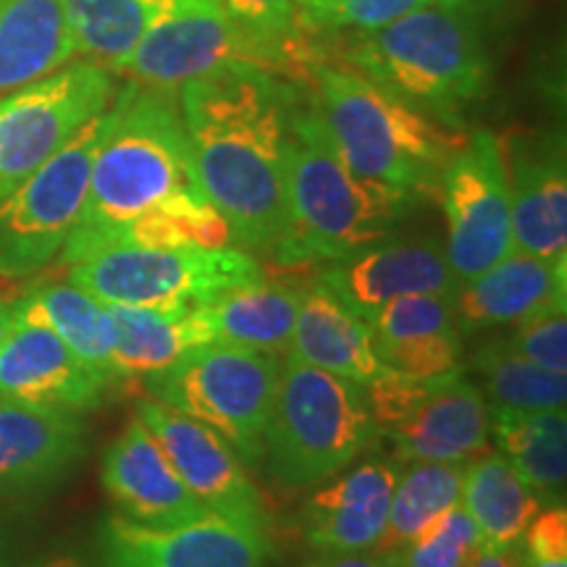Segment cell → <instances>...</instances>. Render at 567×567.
Wrapping results in <instances>:
<instances>
[{
  "mask_svg": "<svg viewBox=\"0 0 567 567\" xmlns=\"http://www.w3.org/2000/svg\"><path fill=\"white\" fill-rule=\"evenodd\" d=\"M300 97L297 84L243 63L179 87L197 184L245 252L274 258L287 231L289 122Z\"/></svg>",
  "mask_w": 567,
  "mask_h": 567,
  "instance_id": "cell-1",
  "label": "cell"
},
{
  "mask_svg": "<svg viewBox=\"0 0 567 567\" xmlns=\"http://www.w3.org/2000/svg\"><path fill=\"white\" fill-rule=\"evenodd\" d=\"M189 189H200V184L179 92L130 82L113 95L111 126L92 161L82 216L61 260L71 266L105 250L134 218Z\"/></svg>",
  "mask_w": 567,
  "mask_h": 567,
  "instance_id": "cell-2",
  "label": "cell"
},
{
  "mask_svg": "<svg viewBox=\"0 0 567 567\" xmlns=\"http://www.w3.org/2000/svg\"><path fill=\"white\" fill-rule=\"evenodd\" d=\"M421 203V195L354 174L316 103L300 97L289 122L287 231L274 260L289 268L342 260L392 237Z\"/></svg>",
  "mask_w": 567,
  "mask_h": 567,
  "instance_id": "cell-3",
  "label": "cell"
},
{
  "mask_svg": "<svg viewBox=\"0 0 567 567\" xmlns=\"http://www.w3.org/2000/svg\"><path fill=\"white\" fill-rule=\"evenodd\" d=\"M344 63L446 126L463 130L467 111L492 87V55L478 24L436 3L371 32H352L329 48Z\"/></svg>",
  "mask_w": 567,
  "mask_h": 567,
  "instance_id": "cell-4",
  "label": "cell"
},
{
  "mask_svg": "<svg viewBox=\"0 0 567 567\" xmlns=\"http://www.w3.org/2000/svg\"><path fill=\"white\" fill-rule=\"evenodd\" d=\"M316 109L339 155L363 179L408 189L423 200L439 193L446 163L467 134L446 126L337 61L310 74Z\"/></svg>",
  "mask_w": 567,
  "mask_h": 567,
  "instance_id": "cell-5",
  "label": "cell"
},
{
  "mask_svg": "<svg viewBox=\"0 0 567 567\" xmlns=\"http://www.w3.org/2000/svg\"><path fill=\"white\" fill-rule=\"evenodd\" d=\"M375 434L363 384L287 354L264 446L279 484L310 488L334 478L365 455Z\"/></svg>",
  "mask_w": 567,
  "mask_h": 567,
  "instance_id": "cell-6",
  "label": "cell"
},
{
  "mask_svg": "<svg viewBox=\"0 0 567 567\" xmlns=\"http://www.w3.org/2000/svg\"><path fill=\"white\" fill-rule=\"evenodd\" d=\"M281 360L276 352L210 342L147 379L153 400L224 436L247 467L264 460Z\"/></svg>",
  "mask_w": 567,
  "mask_h": 567,
  "instance_id": "cell-7",
  "label": "cell"
},
{
  "mask_svg": "<svg viewBox=\"0 0 567 567\" xmlns=\"http://www.w3.org/2000/svg\"><path fill=\"white\" fill-rule=\"evenodd\" d=\"M326 55L323 38L308 45H284L239 24L226 11H195L155 21L122 71L147 87L179 90L197 76L243 63L292 84H310V74Z\"/></svg>",
  "mask_w": 567,
  "mask_h": 567,
  "instance_id": "cell-8",
  "label": "cell"
},
{
  "mask_svg": "<svg viewBox=\"0 0 567 567\" xmlns=\"http://www.w3.org/2000/svg\"><path fill=\"white\" fill-rule=\"evenodd\" d=\"M266 274L239 247H109L69 266V281L103 305H205Z\"/></svg>",
  "mask_w": 567,
  "mask_h": 567,
  "instance_id": "cell-9",
  "label": "cell"
},
{
  "mask_svg": "<svg viewBox=\"0 0 567 567\" xmlns=\"http://www.w3.org/2000/svg\"><path fill=\"white\" fill-rule=\"evenodd\" d=\"M109 126L111 105L0 200L3 279H24L59 258L82 216L92 161Z\"/></svg>",
  "mask_w": 567,
  "mask_h": 567,
  "instance_id": "cell-10",
  "label": "cell"
},
{
  "mask_svg": "<svg viewBox=\"0 0 567 567\" xmlns=\"http://www.w3.org/2000/svg\"><path fill=\"white\" fill-rule=\"evenodd\" d=\"M113 95L111 71L82 59L0 95V200L109 109Z\"/></svg>",
  "mask_w": 567,
  "mask_h": 567,
  "instance_id": "cell-11",
  "label": "cell"
},
{
  "mask_svg": "<svg viewBox=\"0 0 567 567\" xmlns=\"http://www.w3.org/2000/svg\"><path fill=\"white\" fill-rule=\"evenodd\" d=\"M444 208V255L460 284L499 264L515 250L505 158L492 132L467 134L439 182Z\"/></svg>",
  "mask_w": 567,
  "mask_h": 567,
  "instance_id": "cell-12",
  "label": "cell"
},
{
  "mask_svg": "<svg viewBox=\"0 0 567 567\" xmlns=\"http://www.w3.org/2000/svg\"><path fill=\"white\" fill-rule=\"evenodd\" d=\"M103 567H264L268 530L218 513L145 526L113 513L101 526Z\"/></svg>",
  "mask_w": 567,
  "mask_h": 567,
  "instance_id": "cell-13",
  "label": "cell"
},
{
  "mask_svg": "<svg viewBox=\"0 0 567 567\" xmlns=\"http://www.w3.org/2000/svg\"><path fill=\"white\" fill-rule=\"evenodd\" d=\"M137 415L145 421L184 486L208 513L268 530V509L237 450L208 425L176 413L158 400H142Z\"/></svg>",
  "mask_w": 567,
  "mask_h": 567,
  "instance_id": "cell-14",
  "label": "cell"
},
{
  "mask_svg": "<svg viewBox=\"0 0 567 567\" xmlns=\"http://www.w3.org/2000/svg\"><path fill=\"white\" fill-rule=\"evenodd\" d=\"M505 158L517 252L567 264V155L563 132H509Z\"/></svg>",
  "mask_w": 567,
  "mask_h": 567,
  "instance_id": "cell-15",
  "label": "cell"
},
{
  "mask_svg": "<svg viewBox=\"0 0 567 567\" xmlns=\"http://www.w3.org/2000/svg\"><path fill=\"white\" fill-rule=\"evenodd\" d=\"M318 281L365 321L384 305L408 295L455 297L457 276L446 264L444 245L436 237H392L365 250L331 260L318 274Z\"/></svg>",
  "mask_w": 567,
  "mask_h": 567,
  "instance_id": "cell-16",
  "label": "cell"
},
{
  "mask_svg": "<svg viewBox=\"0 0 567 567\" xmlns=\"http://www.w3.org/2000/svg\"><path fill=\"white\" fill-rule=\"evenodd\" d=\"M396 463H457L484 455L492 413L484 392L463 371L436 375L425 394L386 431Z\"/></svg>",
  "mask_w": 567,
  "mask_h": 567,
  "instance_id": "cell-17",
  "label": "cell"
},
{
  "mask_svg": "<svg viewBox=\"0 0 567 567\" xmlns=\"http://www.w3.org/2000/svg\"><path fill=\"white\" fill-rule=\"evenodd\" d=\"M113 386L38 321L17 318L0 344V396L6 400L87 413L103 405Z\"/></svg>",
  "mask_w": 567,
  "mask_h": 567,
  "instance_id": "cell-18",
  "label": "cell"
},
{
  "mask_svg": "<svg viewBox=\"0 0 567 567\" xmlns=\"http://www.w3.org/2000/svg\"><path fill=\"white\" fill-rule=\"evenodd\" d=\"M337 481L316 488L302 505V536L313 551H368L386 530L400 463L363 457Z\"/></svg>",
  "mask_w": 567,
  "mask_h": 567,
  "instance_id": "cell-19",
  "label": "cell"
},
{
  "mask_svg": "<svg viewBox=\"0 0 567 567\" xmlns=\"http://www.w3.org/2000/svg\"><path fill=\"white\" fill-rule=\"evenodd\" d=\"M101 481L118 515L145 526H172L208 513L137 413L105 450Z\"/></svg>",
  "mask_w": 567,
  "mask_h": 567,
  "instance_id": "cell-20",
  "label": "cell"
},
{
  "mask_svg": "<svg viewBox=\"0 0 567 567\" xmlns=\"http://www.w3.org/2000/svg\"><path fill=\"white\" fill-rule=\"evenodd\" d=\"M82 413L0 396V496L53 484L84 455Z\"/></svg>",
  "mask_w": 567,
  "mask_h": 567,
  "instance_id": "cell-21",
  "label": "cell"
},
{
  "mask_svg": "<svg viewBox=\"0 0 567 567\" xmlns=\"http://www.w3.org/2000/svg\"><path fill=\"white\" fill-rule=\"evenodd\" d=\"M368 326L381 365L396 373L434 379L455 373L463 365L465 344L455 313V297H396Z\"/></svg>",
  "mask_w": 567,
  "mask_h": 567,
  "instance_id": "cell-22",
  "label": "cell"
},
{
  "mask_svg": "<svg viewBox=\"0 0 567 567\" xmlns=\"http://www.w3.org/2000/svg\"><path fill=\"white\" fill-rule=\"evenodd\" d=\"M565 297L567 264L513 250L476 279L460 284L455 313L465 337L499 326H517L544 310L567 308Z\"/></svg>",
  "mask_w": 567,
  "mask_h": 567,
  "instance_id": "cell-23",
  "label": "cell"
},
{
  "mask_svg": "<svg viewBox=\"0 0 567 567\" xmlns=\"http://www.w3.org/2000/svg\"><path fill=\"white\" fill-rule=\"evenodd\" d=\"M289 358L318 371L368 384L384 371L373 347L371 326L326 287L313 281L300 292L289 337Z\"/></svg>",
  "mask_w": 567,
  "mask_h": 567,
  "instance_id": "cell-24",
  "label": "cell"
},
{
  "mask_svg": "<svg viewBox=\"0 0 567 567\" xmlns=\"http://www.w3.org/2000/svg\"><path fill=\"white\" fill-rule=\"evenodd\" d=\"M113 323V375L116 381L153 379L184 354L213 342L203 305L182 308H137L109 305Z\"/></svg>",
  "mask_w": 567,
  "mask_h": 567,
  "instance_id": "cell-25",
  "label": "cell"
},
{
  "mask_svg": "<svg viewBox=\"0 0 567 567\" xmlns=\"http://www.w3.org/2000/svg\"><path fill=\"white\" fill-rule=\"evenodd\" d=\"M76 61L63 0H0V95Z\"/></svg>",
  "mask_w": 567,
  "mask_h": 567,
  "instance_id": "cell-26",
  "label": "cell"
},
{
  "mask_svg": "<svg viewBox=\"0 0 567 567\" xmlns=\"http://www.w3.org/2000/svg\"><path fill=\"white\" fill-rule=\"evenodd\" d=\"M460 507L476 523L484 547L517 549L544 502L502 452L486 450L463 465Z\"/></svg>",
  "mask_w": 567,
  "mask_h": 567,
  "instance_id": "cell-27",
  "label": "cell"
},
{
  "mask_svg": "<svg viewBox=\"0 0 567 567\" xmlns=\"http://www.w3.org/2000/svg\"><path fill=\"white\" fill-rule=\"evenodd\" d=\"M17 318L48 326L84 365L118 386L111 365L113 323L109 305L95 300L74 281L34 284L17 300Z\"/></svg>",
  "mask_w": 567,
  "mask_h": 567,
  "instance_id": "cell-28",
  "label": "cell"
},
{
  "mask_svg": "<svg viewBox=\"0 0 567 567\" xmlns=\"http://www.w3.org/2000/svg\"><path fill=\"white\" fill-rule=\"evenodd\" d=\"M499 452L547 505H563L567 481L565 410L488 408Z\"/></svg>",
  "mask_w": 567,
  "mask_h": 567,
  "instance_id": "cell-29",
  "label": "cell"
},
{
  "mask_svg": "<svg viewBox=\"0 0 567 567\" xmlns=\"http://www.w3.org/2000/svg\"><path fill=\"white\" fill-rule=\"evenodd\" d=\"M300 292L284 284L255 281L205 302L213 342L281 352L292 337Z\"/></svg>",
  "mask_w": 567,
  "mask_h": 567,
  "instance_id": "cell-30",
  "label": "cell"
},
{
  "mask_svg": "<svg viewBox=\"0 0 567 567\" xmlns=\"http://www.w3.org/2000/svg\"><path fill=\"white\" fill-rule=\"evenodd\" d=\"M460 492H463V465L408 463L405 471L396 476L386 530L375 549L392 555L408 547L434 526L439 517L460 505Z\"/></svg>",
  "mask_w": 567,
  "mask_h": 567,
  "instance_id": "cell-31",
  "label": "cell"
},
{
  "mask_svg": "<svg viewBox=\"0 0 567 567\" xmlns=\"http://www.w3.org/2000/svg\"><path fill=\"white\" fill-rule=\"evenodd\" d=\"M231 231L203 189L179 193L116 234L109 247H231ZM105 247V250H109ZM95 255V252H92Z\"/></svg>",
  "mask_w": 567,
  "mask_h": 567,
  "instance_id": "cell-32",
  "label": "cell"
},
{
  "mask_svg": "<svg viewBox=\"0 0 567 567\" xmlns=\"http://www.w3.org/2000/svg\"><path fill=\"white\" fill-rule=\"evenodd\" d=\"M76 59L111 74L124 69L142 34L153 27L137 0H63Z\"/></svg>",
  "mask_w": 567,
  "mask_h": 567,
  "instance_id": "cell-33",
  "label": "cell"
},
{
  "mask_svg": "<svg viewBox=\"0 0 567 567\" xmlns=\"http://www.w3.org/2000/svg\"><path fill=\"white\" fill-rule=\"evenodd\" d=\"M473 368L494 408L565 410L567 375L530 363L505 339L478 344L473 352Z\"/></svg>",
  "mask_w": 567,
  "mask_h": 567,
  "instance_id": "cell-34",
  "label": "cell"
},
{
  "mask_svg": "<svg viewBox=\"0 0 567 567\" xmlns=\"http://www.w3.org/2000/svg\"><path fill=\"white\" fill-rule=\"evenodd\" d=\"M478 547L476 523L457 505L408 547L392 551V557L396 567H467Z\"/></svg>",
  "mask_w": 567,
  "mask_h": 567,
  "instance_id": "cell-35",
  "label": "cell"
},
{
  "mask_svg": "<svg viewBox=\"0 0 567 567\" xmlns=\"http://www.w3.org/2000/svg\"><path fill=\"white\" fill-rule=\"evenodd\" d=\"M505 342L530 363L547 371L567 373V316L565 308L544 310L528 321L513 326Z\"/></svg>",
  "mask_w": 567,
  "mask_h": 567,
  "instance_id": "cell-36",
  "label": "cell"
},
{
  "mask_svg": "<svg viewBox=\"0 0 567 567\" xmlns=\"http://www.w3.org/2000/svg\"><path fill=\"white\" fill-rule=\"evenodd\" d=\"M224 9L239 24L250 27L252 32L284 45H308L326 34H310L302 30L292 0H224Z\"/></svg>",
  "mask_w": 567,
  "mask_h": 567,
  "instance_id": "cell-37",
  "label": "cell"
},
{
  "mask_svg": "<svg viewBox=\"0 0 567 567\" xmlns=\"http://www.w3.org/2000/svg\"><path fill=\"white\" fill-rule=\"evenodd\" d=\"M431 0H337L331 11V32H371L415 11Z\"/></svg>",
  "mask_w": 567,
  "mask_h": 567,
  "instance_id": "cell-38",
  "label": "cell"
},
{
  "mask_svg": "<svg viewBox=\"0 0 567 567\" xmlns=\"http://www.w3.org/2000/svg\"><path fill=\"white\" fill-rule=\"evenodd\" d=\"M523 563H567V509L547 505L538 509L523 534Z\"/></svg>",
  "mask_w": 567,
  "mask_h": 567,
  "instance_id": "cell-39",
  "label": "cell"
},
{
  "mask_svg": "<svg viewBox=\"0 0 567 567\" xmlns=\"http://www.w3.org/2000/svg\"><path fill=\"white\" fill-rule=\"evenodd\" d=\"M302 567H396L386 551H316Z\"/></svg>",
  "mask_w": 567,
  "mask_h": 567,
  "instance_id": "cell-40",
  "label": "cell"
},
{
  "mask_svg": "<svg viewBox=\"0 0 567 567\" xmlns=\"http://www.w3.org/2000/svg\"><path fill=\"white\" fill-rule=\"evenodd\" d=\"M145 9L147 17L155 21L182 17V13H195V11H226L224 0H137Z\"/></svg>",
  "mask_w": 567,
  "mask_h": 567,
  "instance_id": "cell-41",
  "label": "cell"
},
{
  "mask_svg": "<svg viewBox=\"0 0 567 567\" xmlns=\"http://www.w3.org/2000/svg\"><path fill=\"white\" fill-rule=\"evenodd\" d=\"M334 3L337 0H292V9L302 30L310 34H329Z\"/></svg>",
  "mask_w": 567,
  "mask_h": 567,
  "instance_id": "cell-42",
  "label": "cell"
},
{
  "mask_svg": "<svg viewBox=\"0 0 567 567\" xmlns=\"http://www.w3.org/2000/svg\"><path fill=\"white\" fill-rule=\"evenodd\" d=\"M467 567H523V559L517 557L515 549H494L481 544Z\"/></svg>",
  "mask_w": 567,
  "mask_h": 567,
  "instance_id": "cell-43",
  "label": "cell"
},
{
  "mask_svg": "<svg viewBox=\"0 0 567 567\" xmlns=\"http://www.w3.org/2000/svg\"><path fill=\"white\" fill-rule=\"evenodd\" d=\"M431 3H436V6H442V9L465 13V17L476 19V17H481V13L494 11V6L502 3V0H431Z\"/></svg>",
  "mask_w": 567,
  "mask_h": 567,
  "instance_id": "cell-44",
  "label": "cell"
},
{
  "mask_svg": "<svg viewBox=\"0 0 567 567\" xmlns=\"http://www.w3.org/2000/svg\"><path fill=\"white\" fill-rule=\"evenodd\" d=\"M0 567H19L17 538L6 523H0Z\"/></svg>",
  "mask_w": 567,
  "mask_h": 567,
  "instance_id": "cell-45",
  "label": "cell"
},
{
  "mask_svg": "<svg viewBox=\"0 0 567 567\" xmlns=\"http://www.w3.org/2000/svg\"><path fill=\"white\" fill-rule=\"evenodd\" d=\"M13 326H17V300L0 302V344L11 334Z\"/></svg>",
  "mask_w": 567,
  "mask_h": 567,
  "instance_id": "cell-46",
  "label": "cell"
},
{
  "mask_svg": "<svg viewBox=\"0 0 567 567\" xmlns=\"http://www.w3.org/2000/svg\"><path fill=\"white\" fill-rule=\"evenodd\" d=\"M32 567H84L80 559L71 557V555H59V557H48L42 559V563L32 565Z\"/></svg>",
  "mask_w": 567,
  "mask_h": 567,
  "instance_id": "cell-47",
  "label": "cell"
}]
</instances>
